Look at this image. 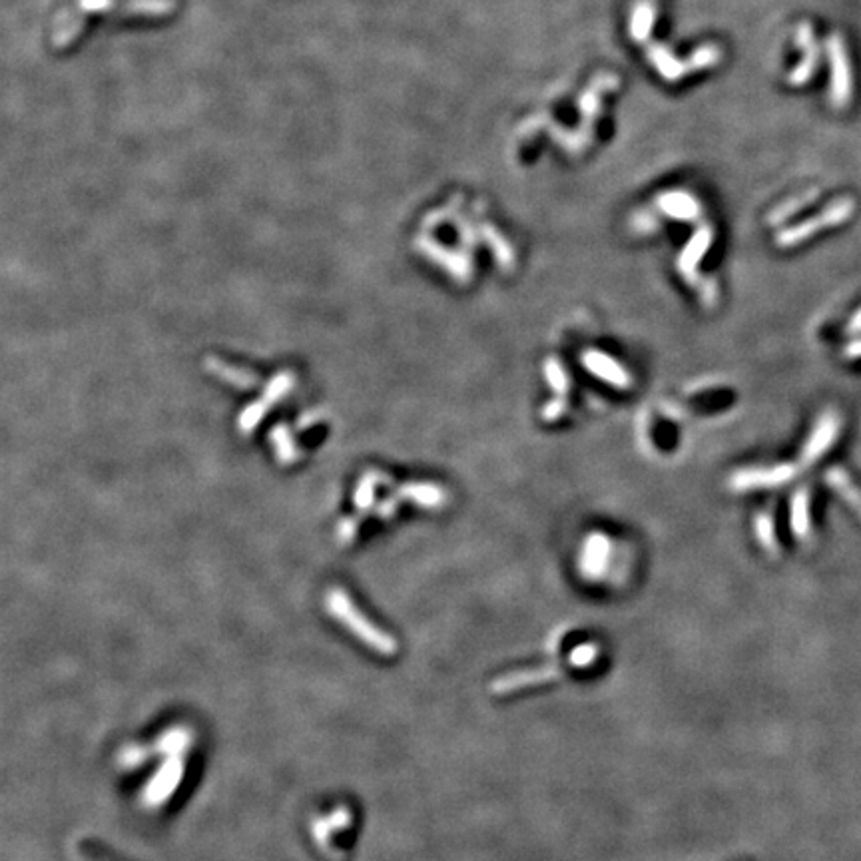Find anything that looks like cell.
Segmentation results:
<instances>
[{
    "mask_svg": "<svg viewBox=\"0 0 861 861\" xmlns=\"http://www.w3.org/2000/svg\"><path fill=\"white\" fill-rule=\"evenodd\" d=\"M854 208H856V204H854L852 198H840L832 206H828L818 218L806 220L804 224L782 232L778 236V246L790 248V246H796V244L804 242L806 238H810L812 234H816V232H820L824 228L838 226V224H842L844 220H848L854 214Z\"/></svg>",
    "mask_w": 861,
    "mask_h": 861,
    "instance_id": "7a4b0ae2",
    "label": "cell"
},
{
    "mask_svg": "<svg viewBox=\"0 0 861 861\" xmlns=\"http://www.w3.org/2000/svg\"><path fill=\"white\" fill-rule=\"evenodd\" d=\"M610 539L602 533H592L584 539L580 555H578V569L584 578L588 580H600L610 563Z\"/></svg>",
    "mask_w": 861,
    "mask_h": 861,
    "instance_id": "277c9868",
    "label": "cell"
},
{
    "mask_svg": "<svg viewBox=\"0 0 861 861\" xmlns=\"http://www.w3.org/2000/svg\"><path fill=\"white\" fill-rule=\"evenodd\" d=\"M650 22H652V10H650L648 6H640V8L636 10V18H634V24H632L634 36H636V38H642V36L646 34V30H648Z\"/></svg>",
    "mask_w": 861,
    "mask_h": 861,
    "instance_id": "2e32d148",
    "label": "cell"
},
{
    "mask_svg": "<svg viewBox=\"0 0 861 861\" xmlns=\"http://www.w3.org/2000/svg\"><path fill=\"white\" fill-rule=\"evenodd\" d=\"M580 361L588 373H592L600 381L608 383L610 387L620 389V391H626L632 387V375L610 355H606L598 349H586L582 353Z\"/></svg>",
    "mask_w": 861,
    "mask_h": 861,
    "instance_id": "3957f363",
    "label": "cell"
},
{
    "mask_svg": "<svg viewBox=\"0 0 861 861\" xmlns=\"http://www.w3.org/2000/svg\"><path fill=\"white\" fill-rule=\"evenodd\" d=\"M485 234H487L489 246H491V248H493V252H495V258H497L499 266H501L505 272L513 270V266H515V252H513V248L505 242V238H501V236H499L497 232H493L491 228H485Z\"/></svg>",
    "mask_w": 861,
    "mask_h": 861,
    "instance_id": "8fae6325",
    "label": "cell"
},
{
    "mask_svg": "<svg viewBox=\"0 0 861 861\" xmlns=\"http://www.w3.org/2000/svg\"><path fill=\"white\" fill-rule=\"evenodd\" d=\"M662 210L678 220H692L698 214L696 202L686 194H666L660 198Z\"/></svg>",
    "mask_w": 861,
    "mask_h": 861,
    "instance_id": "9c48e42d",
    "label": "cell"
},
{
    "mask_svg": "<svg viewBox=\"0 0 861 861\" xmlns=\"http://www.w3.org/2000/svg\"><path fill=\"white\" fill-rule=\"evenodd\" d=\"M712 244V230L710 228H702L694 234V238L690 240V244L686 246V250L682 252L680 260H678V270L682 274V278L686 282H690L692 286H698L702 280L698 278V264L704 258V254L708 252Z\"/></svg>",
    "mask_w": 861,
    "mask_h": 861,
    "instance_id": "8992f818",
    "label": "cell"
},
{
    "mask_svg": "<svg viewBox=\"0 0 861 861\" xmlns=\"http://www.w3.org/2000/svg\"><path fill=\"white\" fill-rule=\"evenodd\" d=\"M545 377H547V381H549V385H551V389L559 395V397H565L569 391H571V379H569V373H567V369L563 367V363L559 361V359H555V357H551V359H547V363H545Z\"/></svg>",
    "mask_w": 861,
    "mask_h": 861,
    "instance_id": "30bf717a",
    "label": "cell"
},
{
    "mask_svg": "<svg viewBox=\"0 0 861 861\" xmlns=\"http://www.w3.org/2000/svg\"><path fill=\"white\" fill-rule=\"evenodd\" d=\"M696 289L700 291V299L704 301L706 307H714L718 301V287L714 284V280H702Z\"/></svg>",
    "mask_w": 861,
    "mask_h": 861,
    "instance_id": "e0dca14e",
    "label": "cell"
},
{
    "mask_svg": "<svg viewBox=\"0 0 861 861\" xmlns=\"http://www.w3.org/2000/svg\"><path fill=\"white\" fill-rule=\"evenodd\" d=\"M567 407H569L567 399H565V397H557V399L549 401V403L543 407L541 417H543V421H547V423L559 421V419L567 413Z\"/></svg>",
    "mask_w": 861,
    "mask_h": 861,
    "instance_id": "9a60e30c",
    "label": "cell"
},
{
    "mask_svg": "<svg viewBox=\"0 0 861 861\" xmlns=\"http://www.w3.org/2000/svg\"><path fill=\"white\" fill-rule=\"evenodd\" d=\"M756 535H758V539H760V543H762L764 549H768V551L776 549L774 523H772L770 515H764V513L758 515V519H756Z\"/></svg>",
    "mask_w": 861,
    "mask_h": 861,
    "instance_id": "4fadbf2b",
    "label": "cell"
},
{
    "mask_svg": "<svg viewBox=\"0 0 861 861\" xmlns=\"http://www.w3.org/2000/svg\"><path fill=\"white\" fill-rule=\"evenodd\" d=\"M798 44L804 48L806 58H804V60H802V64H800V66L790 74V82H792L794 86H802V84H806V82L816 74V70H818L820 50H818V44H816L814 28H812L808 22H804V24L798 28Z\"/></svg>",
    "mask_w": 861,
    "mask_h": 861,
    "instance_id": "52a82bcc",
    "label": "cell"
},
{
    "mask_svg": "<svg viewBox=\"0 0 861 861\" xmlns=\"http://www.w3.org/2000/svg\"><path fill=\"white\" fill-rule=\"evenodd\" d=\"M828 58L832 66V82H830V100L836 108H844L850 104L854 94V74L848 56L846 42L840 34H832L826 40Z\"/></svg>",
    "mask_w": 861,
    "mask_h": 861,
    "instance_id": "6da1fadb",
    "label": "cell"
},
{
    "mask_svg": "<svg viewBox=\"0 0 861 861\" xmlns=\"http://www.w3.org/2000/svg\"><path fill=\"white\" fill-rule=\"evenodd\" d=\"M794 477V469L788 465L772 467V469H742L730 477V489L736 493H746L752 489H764V487H776L784 485Z\"/></svg>",
    "mask_w": 861,
    "mask_h": 861,
    "instance_id": "5b68a950",
    "label": "cell"
},
{
    "mask_svg": "<svg viewBox=\"0 0 861 861\" xmlns=\"http://www.w3.org/2000/svg\"><path fill=\"white\" fill-rule=\"evenodd\" d=\"M405 495L411 501H415V503H419V505H423L427 509H439V507H443L447 503L445 491L441 487H437V485H425V483H421V485H407L405 487Z\"/></svg>",
    "mask_w": 861,
    "mask_h": 861,
    "instance_id": "ba28073f",
    "label": "cell"
},
{
    "mask_svg": "<svg viewBox=\"0 0 861 861\" xmlns=\"http://www.w3.org/2000/svg\"><path fill=\"white\" fill-rule=\"evenodd\" d=\"M818 198V192L816 190H810L808 194H804V196H800V198H796V200H792L788 206H784V208H780L774 216H772V220H784V218H788V216H792L796 210H802L808 202H812V200H816Z\"/></svg>",
    "mask_w": 861,
    "mask_h": 861,
    "instance_id": "5bb4252c",
    "label": "cell"
},
{
    "mask_svg": "<svg viewBox=\"0 0 861 861\" xmlns=\"http://www.w3.org/2000/svg\"><path fill=\"white\" fill-rule=\"evenodd\" d=\"M808 497L804 491L796 493L792 501V527L796 535H806L808 531Z\"/></svg>",
    "mask_w": 861,
    "mask_h": 861,
    "instance_id": "7c38bea8",
    "label": "cell"
}]
</instances>
